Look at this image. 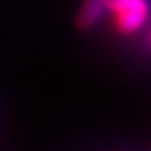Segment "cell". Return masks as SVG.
Returning a JSON list of instances; mask_svg holds the SVG:
<instances>
[{"mask_svg": "<svg viewBox=\"0 0 151 151\" xmlns=\"http://www.w3.org/2000/svg\"><path fill=\"white\" fill-rule=\"evenodd\" d=\"M108 13L117 32L136 34L151 19V0H106Z\"/></svg>", "mask_w": 151, "mask_h": 151, "instance_id": "6da1fadb", "label": "cell"}, {"mask_svg": "<svg viewBox=\"0 0 151 151\" xmlns=\"http://www.w3.org/2000/svg\"><path fill=\"white\" fill-rule=\"evenodd\" d=\"M106 0H83L78 15V25L81 28H93L106 17Z\"/></svg>", "mask_w": 151, "mask_h": 151, "instance_id": "7a4b0ae2", "label": "cell"}, {"mask_svg": "<svg viewBox=\"0 0 151 151\" xmlns=\"http://www.w3.org/2000/svg\"><path fill=\"white\" fill-rule=\"evenodd\" d=\"M149 44H151V30H149Z\"/></svg>", "mask_w": 151, "mask_h": 151, "instance_id": "3957f363", "label": "cell"}]
</instances>
